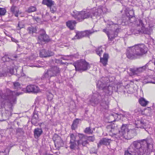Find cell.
I'll return each mask as SVG.
<instances>
[{"label": "cell", "mask_w": 155, "mask_h": 155, "mask_svg": "<svg viewBox=\"0 0 155 155\" xmlns=\"http://www.w3.org/2000/svg\"><path fill=\"white\" fill-rule=\"evenodd\" d=\"M153 149L151 140L147 138L133 142L125 151V154L148 155L151 154Z\"/></svg>", "instance_id": "6da1fadb"}, {"label": "cell", "mask_w": 155, "mask_h": 155, "mask_svg": "<svg viewBox=\"0 0 155 155\" xmlns=\"http://www.w3.org/2000/svg\"><path fill=\"white\" fill-rule=\"evenodd\" d=\"M130 26L131 27L132 32L136 34L150 35L153 28V26L150 24L146 19L141 17L136 18Z\"/></svg>", "instance_id": "7a4b0ae2"}, {"label": "cell", "mask_w": 155, "mask_h": 155, "mask_svg": "<svg viewBox=\"0 0 155 155\" xmlns=\"http://www.w3.org/2000/svg\"><path fill=\"white\" fill-rule=\"evenodd\" d=\"M120 87V83L112 81L108 77L101 78L98 82L97 88L103 90L106 94L111 95L114 91H117Z\"/></svg>", "instance_id": "3957f363"}, {"label": "cell", "mask_w": 155, "mask_h": 155, "mask_svg": "<svg viewBox=\"0 0 155 155\" xmlns=\"http://www.w3.org/2000/svg\"><path fill=\"white\" fill-rule=\"evenodd\" d=\"M106 12V10L104 11L102 7H98L84 10L81 12L73 11L72 13V16L77 20L81 21L88 18L99 16Z\"/></svg>", "instance_id": "277c9868"}, {"label": "cell", "mask_w": 155, "mask_h": 155, "mask_svg": "<svg viewBox=\"0 0 155 155\" xmlns=\"http://www.w3.org/2000/svg\"><path fill=\"white\" fill-rule=\"evenodd\" d=\"M148 48L143 44H139L128 47L126 51L127 57L133 60L142 57L148 52Z\"/></svg>", "instance_id": "5b68a950"}, {"label": "cell", "mask_w": 155, "mask_h": 155, "mask_svg": "<svg viewBox=\"0 0 155 155\" xmlns=\"http://www.w3.org/2000/svg\"><path fill=\"white\" fill-rule=\"evenodd\" d=\"M18 93L6 89L0 94L1 100L0 105L1 107L12 109V106L16 101Z\"/></svg>", "instance_id": "8992f818"}, {"label": "cell", "mask_w": 155, "mask_h": 155, "mask_svg": "<svg viewBox=\"0 0 155 155\" xmlns=\"http://www.w3.org/2000/svg\"><path fill=\"white\" fill-rule=\"evenodd\" d=\"M120 18L121 24L130 26L136 19L134 11L129 8L124 9L122 11Z\"/></svg>", "instance_id": "52a82bcc"}, {"label": "cell", "mask_w": 155, "mask_h": 155, "mask_svg": "<svg viewBox=\"0 0 155 155\" xmlns=\"http://www.w3.org/2000/svg\"><path fill=\"white\" fill-rule=\"evenodd\" d=\"M136 127L131 124L123 125L120 128V133L126 140L133 138L137 134Z\"/></svg>", "instance_id": "ba28073f"}, {"label": "cell", "mask_w": 155, "mask_h": 155, "mask_svg": "<svg viewBox=\"0 0 155 155\" xmlns=\"http://www.w3.org/2000/svg\"><path fill=\"white\" fill-rule=\"evenodd\" d=\"M120 30V27L118 25L111 22L107 24L106 28L103 31L107 36L108 40L112 41L118 36Z\"/></svg>", "instance_id": "9c48e42d"}, {"label": "cell", "mask_w": 155, "mask_h": 155, "mask_svg": "<svg viewBox=\"0 0 155 155\" xmlns=\"http://www.w3.org/2000/svg\"><path fill=\"white\" fill-rule=\"evenodd\" d=\"M75 70L77 71H84L88 69L89 67V63L86 61L85 60L80 59L75 61L73 63Z\"/></svg>", "instance_id": "30bf717a"}, {"label": "cell", "mask_w": 155, "mask_h": 155, "mask_svg": "<svg viewBox=\"0 0 155 155\" xmlns=\"http://www.w3.org/2000/svg\"><path fill=\"white\" fill-rule=\"evenodd\" d=\"M79 140L78 141V145H82L83 146H86L90 142H94V136H88L82 134H78Z\"/></svg>", "instance_id": "8fae6325"}, {"label": "cell", "mask_w": 155, "mask_h": 155, "mask_svg": "<svg viewBox=\"0 0 155 155\" xmlns=\"http://www.w3.org/2000/svg\"><path fill=\"white\" fill-rule=\"evenodd\" d=\"M123 116L122 115L118 114L115 113H111L107 115L105 118V122L107 123H113L120 121L122 119Z\"/></svg>", "instance_id": "7c38bea8"}, {"label": "cell", "mask_w": 155, "mask_h": 155, "mask_svg": "<svg viewBox=\"0 0 155 155\" xmlns=\"http://www.w3.org/2000/svg\"><path fill=\"white\" fill-rule=\"evenodd\" d=\"M95 32V31H93V30H86L82 32H77L76 33V35L72 39V40H75L81 39L83 37H89Z\"/></svg>", "instance_id": "4fadbf2b"}, {"label": "cell", "mask_w": 155, "mask_h": 155, "mask_svg": "<svg viewBox=\"0 0 155 155\" xmlns=\"http://www.w3.org/2000/svg\"><path fill=\"white\" fill-rule=\"evenodd\" d=\"M12 110L1 107L0 109V121H2L8 119L12 114Z\"/></svg>", "instance_id": "5bb4252c"}, {"label": "cell", "mask_w": 155, "mask_h": 155, "mask_svg": "<svg viewBox=\"0 0 155 155\" xmlns=\"http://www.w3.org/2000/svg\"><path fill=\"white\" fill-rule=\"evenodd\" d=\"M107 131L108 134L113 136L120 133V130L117 125L114 123H112L107 127Z\"/></svg>", "instance_id": "9a60e30c"}, {"label": "cell", "mask_w": 155, "mask_h": 155, "mask_svg": "<svg viewBox=\"0 0 155 155\" xmlns=\"http://www.w3.org/2000/svg\"><path fill=\"white\" fill-rule=\"evenodd\" d=\"M60 72V69L56 66H54L49 69L47 72L45 74L44 77L45 78H49L55 77L57 76Z\"/></svg>", "instance_id": "2e32d148"}, {"label": "cell", "mask_w": 155, "mask_h": 155, "mask_svg": "<svg viewBox=\"0 0 155 155\" xmlns=\"http://www.w3.org/2000/svg\"><path fill=\"white\" fill-rule=\"evenodd\" d=\"M53 140L55 148L59 150L64 145V142L60 136L57 134H54L53 136Z\"/></svg>", "instance_id": "e0dca14e"}, {"label": "cell", "mask_w": 155, "mask_h": 155, "mask_svg": "<svg viewBox=\"0 0 155 155\" xmlns=\"http://www.w3.org/2000/svg\"><path fill=\"white\" fill-rule=\"evenodd\" d=\"M102 98L100 94H98V92L94 93L91 97V99L90 101L91 104L93 105H97L101 101Z\"/></svg>", "instance_id": "ac0fdd59"}, {"label": "cell", "mask_w": 155, "mask_h": 155, "mask_svg": "<svg viewBox=\"0 0 155 155\" xmlns=\"http://www.w3.org/2000/svg\"><path fill=\"white\" fill-rule=\"evenodd\" d=\"M78 143L77 141L76 137L73 134L70 135V148L72 150H75L77 149L78 147Z\"/></svg>", "instance_id": "d6986e66"}, {"label": "cell", "mask_w": 155, "mask_h": 155, "mask_svg": "<svg viewBox=\"0 0 155 155\" xmlns=\"http://www.w3.org/2000/svg\"><path fill=\"white\" fill-rule=\"evenodd\" d=\"M51 41V39L46 34L43 33L38 37V42L41 44H44L48 43Z\"/></svg>", "instance_id": "ffe728a7"}, {"label": "cell", "mask_w": 155, "mask_h": 155, "mask_svg": "<svg viewBox=\"0 0 155 155\" xmlns=\"http://www.w3.org/2000/svg\"><path fill=\"white\" fill-rule=\"evenodd\" d=\"M26 91L28 93H37L41 92V90L38 86L34 85H30L26 87Z\"/></svg>", "instance_id": "44dd1931"}, {"label": "cell", "mask_w": 155, "mask_h": 155, "mask_svg": "<svg viewBox=\"0 0 155 155\" xmlns=\"http://www.w3.org/2000/svg\"><path fill=\"white\" fill-rule=\"evenodd\" d=\"M54 53L53 52L45 49H42L40 52V57L42 58H46L53 56Z\"/></svg>", "instance_id": "7402d4cb"}, {"label": "cell", "mask_w": 155, "mask_h": 155, "mask_svg": "<svg viewBox=\"0 0 155 155\" xmlns=\"http://www.w3.org/2000/svg\"><path fill=\"white\" fill-rule=\"evenodd\" d=\"M146 69V66H143V67H139V68L131 69L130 70V75H131V76H132V75L138 74L140 73L143 72Z\"/></svg>", "instance_id": "603a6c76"}, {"label": "cell", "mask_w": 155, "mask_h": 155, "mask_svg": "<svg viewBox=\"0 0 155 155\" xmlns=\"http://www.w3.org/2000/svg\"><path fill=\"white\" fill-rule=\"evenodd\" d=\"M136 127L140 128H146L147 127V123L142 120H137L135 122Z\"/></svg>", "instance_id": "cb8c5ba5"}, {"label": "cell", "mask_w": 155, "mask_h": 155, "mask_svg": "<svg viewBox=\"0 0 155 155\" xmlns=\"http://www.w3.org/2000/svg\"><path fill=\"white\" fill-rule=\"evenodd\" d=\"M112 142V140L108 138H104L103 139H101L100 141L98 143V147L99 148L102 145H105V146H109L110 145L111 142Z\"/></svg>", "instance_id": "d4e9b609"}, {"label": "cell", "mask_w": 155, "mask_h": 155, "mask_svg": "<svg viewBox=\"0 0 155 155\" xmlns=\"http://www.w3.org/2000/svg\"><path fill=\"white\" fill-rule=\"evenodd\" d=\"M77 22L74 20H69L66 22V25L71 30H73L75 28Z\"/></svg>", "instance_id": "484cf974"}, {"label": "cell", "mask_w": 155, "mask_h": 155, "mask_svg": "<svg viewBox=\"0 0 155 155\" xmlns=\"http://www.w3.org/2000/svg\"><path fill=\"white\" fill-rule=\"evenodd\" d=\"M108 58H109L108 54L107 53H104L103 57L101 58L100 59V62L104 66H106L107 64Z\"/></svg>", "instance_id": "4316f807"}, {"label": "cell", "mask_w": 155, "mask_h": 155, "mask_svg": "<svg viewBox=\"0 0 155 155\" xmlns=\"http://www.w3.org/2000/svg\"><path fill=\"white\" fill-rule=\"evenodd\" d=\"M42 4L51 8L53 7V6L54 5V2L52 0H43Z\"/></svg>", "instance_id": "83f0119b"}, {"label": "cell", "mask_w": 155, "mask_h": 155, "mask_svg": "<svg viewBox=\"0 0 155 155\" xmlns=\"http://www.w3.org/2000/svg\"><path fill=\"white\" fill-rule=\"evenodd\" d=\"M43 131L41 128H36L34 130V136L36 139H38L42 134Z\"/></svg>", "instance_id": "f1b7e54d"}, {"label": "cell", "mask_w": 155, "mask_h": 155, "mask_svg": "<svg viewBox=\"0 0 155 155\" xmlns=\"http://www.w3.org/2000/svg\"><path fill=\"white\" fill-rule=\"evenodd\" d=\"M80 121H81V120L79 119H75L74 120L73 123L72 124V127H71L72 130H76L77 129L78 126V125L79 122Z\"/></svg>", "instance_id": "f546056e"}, {"label": "cell", "mask_w": 155, "mask_h": 155, "mask_svg": "<svg viewBox=\"0 0 155 155\" xmlns=\"http://www.w3.org/2000/svg\"><path fill=\"white\" fill-rule=\"evenodd\" d=\"M142 114L147 116H150L152 114V110L150 108H147L143 110Z\"/></svg>", "instance_id": "4dcf8cb0"}, {"label": "cell", "mask_w": 155, "mask_h": 155, "mask_svg": "<svg viewBox=\"0 0 155 155\" xmlns=\"http://www.w3.org/2000/svg\"><path fill=\"white\" fill-rule=\"evenodd\" d=\"M39 116L38 115L37 113H35L33 116L32 120H31V123L33 125H36L37 123L39 121Z\"/></svg>", "instance_id": "1f68e13d"}, {"label": "cell", "mask_w": 155, "mask_h": 155, "mask_svg": "<svg viewBox=\"0 0 155 155\" xmlns=\"http://www.w3.org/2000/svg\"><path fill=\"white\" fill-rule=\"evenodd\" d=\"M139 102L140 104L143 106H146L148 103V102L144 98H141L139 100Z\"/></svg>", "instance_id": "d6a6232c"}, {"label": "cell", "mask_w": 155, "mask_h": 155, "mask_svg": "<svg viewBox=\"0 0 155 155\" xmlns=\"http://www.w3.org/2000/svg\"><path fill=\"white\" fill-rule=\"evenodd\" d=\"M16 58V57H12V56H9L8 55H6L4 57H3L2 60L5 61H9L10 60H14Z\"/></svg>", "instance_id": "836d02e7"}, {"label": "cell", "mask_w": 155, "mask_h": 155, "mask_svg": "<svg viewBox=\"0 0 155 155\" xmlns=\"http://www.w3.org/2000/svg\"><path fill=\"white\" fill-rule=\"evenodd\" d=\"M11 10H12V12L15 14V15L16 16H18V13H19L18 9L16 6H12Z\"/></svg>", "instance_id": "e575fe53"}, {"label": "cell", "mask_w": 155, "mask_h": 155, "mask_svg": "<svg viewBox=\"0 0 155 155\" xmlns=\"http://www.w3.org/2000/svg\"><path fill=\"white\" fill-rule=\"evenodd\" d=\"M28 31L31 34H33L34 33L36 32L37 28L36 27H30L28 28Z\"/></svg>", "instance_id": "d590c367"}, {"label": "cell", "mask_w": 155, "mask_h": 155, "mask_svg": "<svg viewBox=\"0 0 155 155\" xmlns=\"http://www.w3.org/2000/svg\"><path fill=\"white\" fill-rule=\"evenodd\" d=\"M84 132L86 133H87V134H91L93 132V130H92V129L91 128V127H88V128H86L85 130L84 131Z\"/></svg>", "instance_id": "8d00e7d4"}, {"label": "cell", "mask_w": 155, "mask_h": 155, "mask_svg": "<svg viewBox=\"0 0 155 155\" xmlns=\"http://www.w3.org/2000/svg\"><path fill=\"white\" fill-rule=\"evenodd\" d=\"M36 11V8L34 6H30L27 9L26 12L28 13H31V12H35Z\"/></svg>", "instance_id": "74e56055"}, {"label": "cell", "mask_w": 155, "mask_h": 155, "mask_svg": "<svg viewBox=\"0 0 155 155\" xmlns=\"http://www.w3.org/2000/svg\"><path fill=\"white\" fill-rule=\"evenodd\" d=\"M96 52L98 56H101V55H102V50L101 47H98V48H97L96 50Z\"/></svg>", "instance_id": "f35d334b"}, {"label": "cell", "mask_w": 155, "mask_h": 155, "mask_svg": "<svg viewBox=\"0 0 155 155\" xmlns=\"http://www.w3.org/2000/svg\"><path fill=\"white\" fill-rule=\"evenodd\" d=\"M6 12V11L5 8H0V15L4 16Z\"/></svg>", "instance_id": "ab89813d"}, {"label": "cell", "mask_w": 155, "mask_h": 155, "mask_svg": "<svg viewBox=\"0 0 155 155\" xmlns=\"http://www.w3.org/2000/svg\"><path fill=\"white\" fill-rule=\"evenodd\" d=\"M14 86H15V87H18V86H20V84L18 82H16L14 83Z\"/></svg>", "instance_id": "60d3db41"}, {"label": "cell", "mask_w": 155, "mask_h": 155, "mask_svg": "<svg viewBox=\"0 0 155 155\" xmlns=\"http://www.w3.org/2000/svg\"></svg>", "instance_id": "b9f144b4"}]
</instances>
